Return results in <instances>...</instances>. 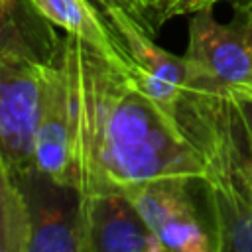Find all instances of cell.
<instances>
[{
    "mask_svg": "<svg viewBox=\"0 0 252 252\" xmlns=\"http://www.w3.org/2000/svg\"><path fill=\"white\" fill-rule=\"evenodd\" d=\"M77 189L85 193L179 177L201 181L207 163L179 120L146 96L120 61L63 33Z\"/></svg>",
    "mask_w": 252,
    "mask_h": 252,
    "instance_id": "1",
    "label": "cell"
},
{
    "mask_svg": "<svg viewBox=\"0 0 252 252\" xmlns=\"http://www.w3.org/2000/svg\"><path fill=\"white\" fill-rule=\"evenodd\" d=\"M177 120L207 163V175L197 185L213 252H252V197L230 158L220 91L189 81L177 104Z\"/></svg>",
    "mask_w": 252,
    "mask_h": 252,
    "instance_id": "2",
    "label": "cell"
},
{
    "mask_svg": "<svg viewBox=\"0 0 252 252\" xmlns=\"http://www.w3.org/2000/svg\"><path fill=\"white\" fill-rule=\"evenodd\" d=\"M51 65L0 55V159L12 179L35 167L33 146Z\"/></svg>",
    "mask_w": 252,
    "mask_h": 252,
    "instance_id": "3",
    "label": "cell"
},
{
    "mask_svg": "<svg viewBox=\"0 0 252 252\" xmlns=\"http://www.w3.org/2000/svg\"><path fill=\"white\" fill-rule=\"evenodd\" d=\"M122 67L134 85L177 118V104L189 81L185 57L159 47L136 18L120 8H102Z\"/></svg>",
    "mask_w": 252,
    "mask_h": 252,
    "instance_id": "4",
    "label": "cell"
},
{
    "mask_svg": "<svg viewBox=\"0 0 252 252\" xmlns=\"http://www.w3.org/2000/svg\"><path fill=\"white\" fill-rule=\"evenodd\" d=\"M183 57L189 81L224 93H252V45L234 22H219L213 8L193 14Z\"/></svg>",
    "mask_w": 252,
    "mask_h": 252,
    "instance_id": "5",
    "label": "cell"
},
{
    "mask_svg": "<svg viewBox=\"0 0 252 252\" xmlns=\"http://www.w3.org/2000/svg\"><path fill=\"white\" fill-rule=\"evenodd\" d=\"M197 181L165 177L124 189L165 252H213L205 215L193 197Z\"/></svg>",
    "mask_w": 252,
    "mask_h": 252,
    "instance_id": "6",
    "label": "cell"
},
{
    "mask_svg": "<svg viewBox=\"0 0 252 252\" xmlns=\"http://www.w3.org/2000/svg\"><path fill=\"white\" fill-rule=\"evenodd\" d=\"M30 219V252H85L81 236V191L39 169L14 179Z\"/></svg>",
    "mask_w": 252,
    "mask_h": 252,
    "instance_id": "7",
    "label": "cell"
},
{
    "mask_svg": "<svg viewBox=\"0 0 252 252\" xmlns=\"http://www.w3.org/2000/svg\"><path fill=\"white\" fill-rule=\"evenodd\" d=\"M85 252H165L124 191L81 195Z\"/></svg>",
    "mask_w": 252,
    "mask_h": 252,
    "instance_id": "8",
    "label": "cell"
},
{
    "mask_svg": "<svg viewBox=\"0 0 252 252\" xmlns=\"http://www.w3.org/2000/svg\"><path fill=\"white\" fill-rule=\"evenodd\" d=\"M33 161H35V169H39L47 177L59 183L77 187L69 91H67V79H65V71L59 57L49 69L41 116L35 130Z\"/></svg>",
    "mask_w": 252,
    "mask_h": 252,
    "instance_id": "9",
    "label": "cell"
},
{
    "mask_svg": "<svg viewBox=\"0 0 252 252\" xmlns=\"http://www.w3.org/2000/svg\"><path fill=\"white\" fill-rule=\"evenodd\" d=\"M61 43L63 35L39 14L32 0H0V55L53 65Z\"/></svg>",
    "mask_w": 252,
    "mask_h": 252,
    "instance_id": "10",
    "label": "cell"
},
{
    "mask_svg": "<svg viewBox=\"0 0 252 252\" xmlns=\"http://www.w3.org/2000/svg\"><path fill=\"white\" fill-rule=\"evenodd\" d=\"M32 2L49 24L61 28L65 33L77 35L79 39L102 51L106 57L122 63L108 22L102 10L93 0H32Z\"/></svg>",
    "mask_w": 252,
    "mask_h": 252,
    "instance_id": "11",
    "label": "cell"
},
{
    "mask_svg": "<svg viewBox=\"0 0 252 252\" xmlns=\"http://www.w3.org/2000/svg\"><path fill=\"white\" fill-rule=\"evenodd\" d=\"M0 252H30V219L20 187L0 159Z\"/></svg>",
    "mask_w": 252,
    "mask_h": 252,
    "instance_id": "12",
    "label": "cell"
},
{
    "mask_svg": "<svg viewBox=\"0 0 252 252\" xmlns=\"http://www.w3.org/2000/svg\"><path fill=\"white\" fill-rule=\"evenodd\" d=\"M222 106H224V126H226V138H228V150L230 158L234 161L236 173L242 179L246 191L252 197V138L246 132L240 116L236 114L230 98L226 93H222Z\"/></svg>",
    "mask_w": 252,
    "mask_h": 252,
    "instance_id": "13",
    "label": "cell"
},
{
    "mask_svg": "<svg viewBox=\"0 0 252 252\" xmlns=\"http://www.w3.org/2000/svg\"><path fill=\"white\" fill-rule=\"evenodd\" d=\"M219 2H222V0H156L154 8H152V16H150V30H152V33H156L171 18L195 14L199 10L213 8Z\"/></svg>",
    "mask_w": 252,
    "mask_h": 252,
    "instance_id": "14",
    "label": "cell"
},
{
    "mask_svg": "<svg viewBox=\"0 0 252 252\" xmlns=\"http://www.w3.org/2000/svg\"><path fill=\"white\" fill-rule=\"evenodd\" d=\"M226 96L230 98L236 114L240 116L246 132L252 138V93H226Z\"/></svg>",
    "mask_w": 252,
    "mask_h": 252,
    "instance_id": "15",
    "label": "cell"
},
{
    "mask_svg": "<svg viewBox=\"0 0 252 252\" xmlns=\"http://www.w3.org/2000/svg\"><path fill=\"white\" fill-rule=\"evenodd\" d=\"M100 10L102 8H120L124 12H128L132 18H136L140 22V26H144V16H142V10L140 6L134 2V0H93Z\"/></svg>",
    "mask_w": 252,
    "mask_h": 252,
    "instance_id": "16",
    "label": "cell"
},
{
    "mask_svg": "<svg viewBox=\"0 0 252 252\" xmlns=\"http://www.w3.org/2000/svg\"><path fill=\"white\" fill-rule=\"evenodd\" d=\"M232 22L242 30V33L246 35V39L252 45V12H248V10H234Z\"/></svg>",
    "mask_w": 252,
    "mask_h": 252,
    "instance_id": "17",
    "label": "cell"
},
{
    "mask_svg": "<svg viewBox=\"0 0 252 252\" xmlns=\"http://www.w3.org/2000/svg\"><path fill=\"white\" fill-rule=\"evenodd\" d=\"M138 6H140V10H142V16H144V28L152 33V30H150V16H152V8H154V2L156 0H134ZM154 35V33H152Z\"/></svg>",
    "mask_w": 252,
    "mask_h": 252,
    "instance_id": "18",
    "label": "cell"
},
{
    "mask_svg": "<svg viewBox=\"0 0 252 252\" xmlns=\"http://www.w3.org/2000/svg\"><path fill=\"white\" fill-rule=\"evenodd\" d=\"M234 10H248L252 12V0H232Z\"/></svg>",
    "mask_w": 252,
    "mask_h": 252,
    "instance_id": "19",
    "label": "cell"
}]
</instances>
